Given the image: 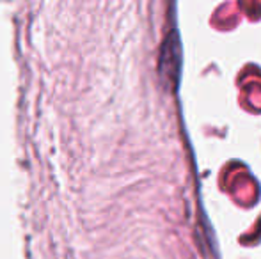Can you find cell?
I'll return each mask as SVG.
<instances>
[{"label": "cell", "instance_id": "1", "mask_svg": "<svg viewBox=\"0 0 261 259\" xmlns=\"http://www.w3.org/2000/svg\"><path fill=\"white\" fill-rule=\"evenodd\" d=\"M181 52H179V38L178 32L171 31L165 38L164 46L160 52V75L165 82L176 83L179 75V64H181Z\"/></svg>", "mask_w": 261, "mask_h": 259}]
</instances>
